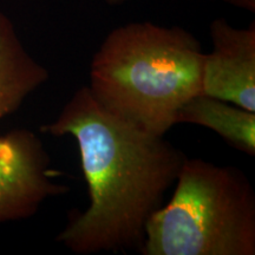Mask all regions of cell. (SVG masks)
<instances>
[{"label": "cell", "instance_id": "obj_2", "mask_svg": "<svg viewBox=\"0 0 255 255\" xmlns=\"http://www.w3.org/2000/svg\"><path fill=\"white\" fill-rule=\"evenodd\" d=\"M205 52L182 27L129 23L105 37L90 65L89 90L105 110L164 136L178 110L202 94Z\"/></svg>", "mask_w": 255, "mask_h": 255}, {"label": "cell", "instance_id": "obj_3", "mask_svg": "<svg viewBox=\"0 0 255 255\" xmlns=\"http://www.w3.org/2000/svg\"><path fill=\"white\" fill-rule=\"evenodd\" d=\"M175 184L146 222L143 255L255 254V193L244 171L187 157Z\"/></svg>", "mask_w": 255, "mask_h": 255}, {"label": "cell", "instance_id": "obj_1", "mask_svg": "<svg viewBox=\"0 0 255 255\" xmlns=\"http://www.w3.org/2000/svg\"><path fill=\"white\" fill-rule=\"evenodd\" d=\"M40 132L76 139L89 207L70 212L57 241L76 254L141 247L150 216L163 205L187 156L164 136L119 119L79 88Z\"/></svg>", "mask_w": 255, "mask_h": 255}, {"label": "cell", "instance_id": "obj_7", "mask_svg": "<svg viewBox=\"0 0 255 255\" xmlns=\"http://www.w3.org/2000/svg\"><path fill=\"white\" fill-rule=\"evenodd\" d=\"M176 123H191L208 128L233 148L248 156L255 155L254 111L200 94L181 107Z\"/></svg>", "mask_w": 255, "mask_h": 255}, {"label": "cell", "instance_id": "obj_4", "mask_svg": "<svg viewBox=\"0 0 255 255\" xmlns=\"http://www.w3.org/2000/svg\"><path fill=\"white\" fill-rule=\"evenodd\" d=\"M58 176L31 130L0 136V223L31 218L47 199L68 193L70 188L56 181Z\"/></svg>", "mask_w": 255, "mask_h": 255}, {"label": "cell", "instance_id": "obj_6", "mask_svg": "<svg viewBox=\"0 0 255 255\" xmlns=\"http://www.w3.org/2000/svg\"><path fill=\"white\" fill-rule=\"evenodd\" d=\"M49 76L25 50L11 19L0 12V121L17 111Z\"/></svg>", "mask_w": 255, "mask_h": 255}, {"label": "cell", "instance_id": "obj_9", "mask_svg": "<svg viewBox=\"0 0 255 255\" xmlns=\"http://www.w3.org/2000/svg\"><path fill=\"white\" fill-rule=\"evenodd\" d=\"M109 6H120L124 4V2L128 1V0H104Z\"/></svg>", "mask_w": 255, "mask_h": 255}, {"label": "cell", "instance_id": "obj_8", "mask_svg": "<svg viewBox=\"0 0 255 255\" xmlns=\"http://www.w3.org/2000/svg\"><path fill=\"white\" fill-rule=\"evenodd\" d=\"M229 5L235 6V7L247 9V11H255V0H223Z\"/></svg>", "mask_w": 255, "mask_h": 255}, {"label": "cell", "instance_id": "obj_5", "mask_svg": "<svg viewBox=\"0 0 255 255\" xmlns=\"http://www.w3.org/2000/svg\"><path fill=\"white\" fill-rule=\"evenodd\" d=\"M213 49L202 64V95L255 113V25L232 26L226 19L212 21Z\"/></svg>", "mask_w": 255, "mask_h": 255}]
</instances>
